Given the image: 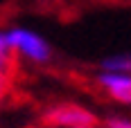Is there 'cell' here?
I'll return each instance as SVG.
<instances>
[{
    "label": "cell",
    "instance_id": "obj_8",
    "mask_svg": "<svg viewBox=\"0 0 131 128\" xmlns=\"http://www.w3.org/2000/svg\"><path fill=\"white\" fill-rule=\"evenodd\" d=\"M81 128H91V126H81Z\"/></svg>",
    "mask_w": 131,
    "mask_h": 128
},
{
    "label": "cell",
    "instance_id": "obj_5",
    "mask_svg": "<svg viewBox=\"0 0 131 128\" xmlns=\"http://www.w3.org/2000/svg\"><path fill=\"white\" fill-rule=\"evenodd\" d=\"M104 72H120V74H131V56L120 54V56H108L102 61Z\"/></svg>",
    "mask_w": 131,
    "mask_h": 128
},
{
    "label": "cell",
    "instance_id": "obj_7",
    "mask_svg": "<svg viewBox=\"0 0 131 128\" xmlns=\"http://www.w3.org/2000/svg\"><path fill=\"white\" fill-rule=\"evenodd\" d=\"M7 90H9V81H7V77H2V74H0V99H5Z\"/></svg>",
    "mask_w": 131,
    "mask_h": 128
},
{
    "label": "cell",
    "instance_id": "obj_2",
    "mask_svg": "<svg viewBox=\"0 0 131 128\" xmlns=\"http://www.w3.org/2000/svg\"><path fill=\"white\" fill-rule=\"evenodd\" d=\"M43 121L48 126H63V128H81V126H95L97 117L93 115L91 110L79 108V106H59L48 110Z\"/></svg>",
    "mask_w": 131,
    "mask_h": 128
},
{
    "label": "cell",
    "instance_id": "obj_3",
    "mask_svg": "<svg viewBox=\"0 0 131 128\" xmlns=\"http://www.w3.org/2000/svg\"><path fill=\"white\" fill-rule=\"evenodd\" d=\"M100 86H104L113 99L122 103H131V74H120V72H102L100 74Z\"/></svg>",
    "mask_w": 131,
    "mask_h": 128
},
{
    "label": "cell",
    "instance_id": "obj_6",
    "mask_svg": "<svg viewBox=\"0 0 131 128\" xmlns=\"http://www.w3.org/2000/svg\"><path fill=\"white\" fill-rule=\"evenodd\" d=\"M108 128H131V121H127V119H108Z\"/></svg>",
    "mask_w": 131,
    "mask_h": 128
},
{
    "label": "cell",
    "instance_id": "obj_1",
    "mask_svg": "<svg viewBox=\"0 0 131 128\" xmlns=\"http://www.w3.org/2000/svg\"><path fill=\"white\" fill-rule=\"evenodd\" d=\"M7 38H9V43H12V47L16 52H20L23 56L36 61V63H45L50 59V45L29 29H20V27L9 29Z\"/></svg>",
    "mask_w": 131,
    "mask_h": 128
},
{
    "label": "cell",
    "instance_id": "obj_4",
    "mask_svg": "<svg viewBox=\"0 0 131 128\" xmlns=\"http://www.w3.org/2000/svg\"><path fill=\"white\" fill-rule=\"evenodd\" d=\"M14 47L9 38H7V32H0V74L2 77H7V72L12 70L14 65Z\"/></svg>",
    "mask_w": 131,
    "mask_h": 128
}]
</instances>
